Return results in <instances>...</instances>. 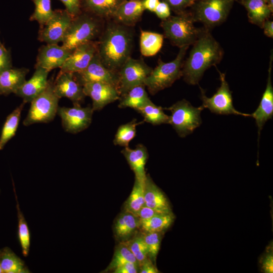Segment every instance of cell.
<instances>
[{"instance_id": "cell-8", "label": "cell", "mask_w": 273, "mask_h": 273, "mask_svg": "<svg viewBox=\"0 0 273 273\" xmlns=\"http://www.w3.org/2000/svg\"><path fill=\"white\" fill-rule=\"evenodd\" d=\"M219 74L220 85L216 93L210 98L206 96L205 90L200 87L201 99L203 108L208 109L212 113L217 114H234L244 117H250V114L244 113L237 110L233 106L232 92L225 80V74Z\"/></svg>"}, {"instance_id": "cell-29", "label": "cell", "mask_w": 273, "mask_h": 273, "mask_svg": "<svg viewBox=\"0 0 273 273\" xmlns=\"http://www.w3.org/2000/svg\"><path fill=\"white\" fill-rule=\"evenodd\" d=\"M0 265L3 273L30 272L24 261L7 247L0 251Z\"/></svg>"}, {"instance_id": "cell-47", "label": "cell", "mask_w": 273, "mask_h": 273, "mask_svg": "<svg viewBox=\"0 0 273 273\" xmlns=\"http://www.w3.org/2000/svg\"><path fill=\"white\" fill-rule=\"evenodd\" d=\"M139 272L141 273H158L159 272L156 264L149 258L139 265Z\"/></svg>"}, {"instance_id": "cell-21", "label": "cell", "mask_w": 273, "mask_h": 273, "mask_svg": "<svg viewBox=\"0 0 273 273\" xmlns=\"http://www.w3.org/2000/svg\"><path fill=\"white\" fill-rule=\"evenodd\" d=\"M145 10L142 0H126L118 7L112 19L131 27L141 19Z\"/></svg>"}, {"instance_id": "cell-6", "label": "cell", "mask_w": 273, "mask_h": 273, "mask_svg": "<svg viewBox=\"0 0 273 273\" xmlns=\"http://www.w3.org/2000/svg\"><path fill=\"white\" fill-rule=\"evenodd\" d=\"M164 109L171 112L168 124L181 138L192 133L202 123L200 114L204 109L203 107H195L185 99L178 101Z\"/></svg>"}, {"instance_id": "cell-35", "label": "cell", "mask_w": 273, "mask_h": 273, "mask_svg": "<svg viewBox=\"0 0 273 273\" xmlns=\"http://www.w3.org/2000/svg\"><path fill=\"white\" fill-rule=\"evenodd\" d=\"M126 262H131L139 266V263L132 253L123 242H119L115 248L111 261L103 272L113 270Z\"/></svg>"}, {"instance_id": "cell-18", "label": "cell", "mask_w": 273, "mask_h": 273, "mask_svg": "<svg viewBox=\"0 0 273 273\" xmlns=\"http://www.w3.org/2000/svg\"><path fill=\"white\" fill-rule=\"evenodd\" d=\"M272 60L271 51L265 89L262 94L258 107L253 113L250 114V117L255 119L258 128V141L261 130L264 124L268 120L271 119L273 116V87L271 78Z\"/></svg>"}, {"instance_id": "cell-24", "label": "cell", "mask_w": 273, "mask_h": 273, "mask_svg": "<svg viewBox=\"0 0 273 273\" xmlns=\"http://www.w3.org/2000/svg\"><path fill=\"white\" fill-rule=\"evenodd\" d=\"M126 0H81L82 11L100 19H112L118 7Z\"/></svg>"}, {"instance_id": "cell-40", "label": "cell", "mask_w": 273, "mask_h": 273, "mask_svg": "<svg viewBox=\"0 0 273 273\" xmlns=\"http://www.w3.org/2000/svg\"><path fill=\"white\" fill-rule=\"evenodd\" d=\"M166 3L170 10L177 14L184 12L188 7L193 4L192 0H162Z\"/></svg>"}, {"instance_id": "cell-50", "label": "cell", "mask_w": 273, "mask_h": 273, "mask_svg": "<svg viewBox=\"0 0 273 273\" xmlns=\"http://www.w3.org/2000/svg\"><path fill=\"white\" fill-rule=\"evenodd\" d=\"M271 12L273 11V0H263Z\"/></svg>"}, {"instance_id": "cell-49", "label": "cell", "mask_w": 273, "mask_h": 273, "mask_svg": "<svg viewBox=\"0 0 273 273\" xmlns=\"http://www.w3.org/2000/svg\"><path fill=\"white\" fill-rule=\"evenodd\" d=\"M265 35L269 37H273V22L272 21L266 20L263 24L262 27Z\"/></svg>"}, {"instance_id": "cell-32", "label": "cell", "mask_w": 273, "mask_h": 273, "mask_svg": "<svg viewBox=\"0 0 273 273\" xmlns=\"http://www.w3.org/2000/svg\"><path fill=\"white\" fill-rule=\"evenodd\" d=\"M145 204L144 183L135 178L132 191L124 205V211L135 215Z\"/></svg>"}, {"instance_id": "cell-43", "label": "cell", "mask_w": 273, "mask_h": 273, "mask_svg": "<svg viewBox=\"0 0 273 273\" xmlns=\"http://www.w3.org/2000/svg\"><path fill=\"white\" fill-rule=\"evenodd\" d=\"M64 5L66 10L73 17L82 12L81 0H60Z\"/></svg>"}, {"instance_id": "cell-46", "label": "cell", "mask_w": 273, "mask_h": 273, "mask_svg": "<svg viewBox=\"0 0 273 273\" xmlns=\"http://www.w3.org/2000/svg\"><path fill=\"white\" fill-rule=\"evenodd\" d=\"M170 10L169 6L162 1L159 3L154 12L159 18L163 20L170 16Z\"/></svg>"}, {"instance_id": "cell-5", "label": "cell", "mask_w": 273, "mask_h": 273, "mask_svg": "<svg viewBox=\"0 0 273 273\" xmlns=\"http://www.w3.org/2000/svg\"><path fill=\"white\" fill-rule=\"evenodd\" d=\"M194 22L192 16L183 12L163 20L161 26L164 36L172 44L181 48L193 44L198 36L200 30Z\"/></svg>"}, {"instance_id": "cell-45", "label": "cell", "mask_w": 273, "mask_h": 273, "mask_svg": "<svg viewBox=\"0 0 273 273\" xmlns=\"http://www.w3.org/2000/svg\"><path fill=\"white\" fill-rule=\"evenodd\" d=\"M139 266L131 262H126L118 266L113 271V273L139 272Z\"/></svg>"}, {"instance_id": "cell-1", "label": "cell", "mask_w": 273, "mask_h": 273, "mask_svg": "<svg viewBox=\"0 0 273 273\" xmlns=\"http://www.w3.org/2000/svg\"><path fill=\"white\" fill-rule=\"evenodd\" d=\"M133 40L131 27L111 21L107 23L97 42V53L106 67L118 73L131 57Z\"/></svg>"}, {"instance_id": "cell-27", "label": "cell", "mask_w": 273, "mask_h": 273, "mask_svg": "<svg viewBox=\"0 0 273 273\" xmlns=\"http://www.w3.org/2000/svg\"><path fill=\"white\" fill-rule=\"evenodd\" d=\"M241 2L247 10L250 22L260 27H262L272 13L263 0H242Z\"/></svg>"}, {"instance_id": "cell-22", "label": "cell", "mask_w": 273, "mask_h": 273, "mask_svg": "<svg viewBox=\"0 0 273 273\" xmlns=\"http://www.w3.org/2000/svg\"><path fill=\"white\" fill-rule=\"evenodd\" d=\"M140 220L135 215L127 212L120 214L114 225V235L119 242H124L132 237L139 231Z\"/></svg>"}, {"instance_id": "cell-17", "label": "cell", "mask_w": 273, "mask_h": 273, "mask_svg": "<svg viewBox=\"0 0 273 273\" xmlns=\"http://www.w3.org/2000/svg\"><path fill=\"white\" fill-rule=\"evenodd\" d=\"M97 43L90 41L78 46L60 68V71L73 73L79 72L86 68L96 54Z\"/></svg>"}, {"instance_id": "cell-4", "label": "cell", "mask_w": 273, "mask_h": 273, "mask_svg": "<svg viewBox=\"0 0 273 273\" xmlns=\"http://www.w3.org/2000/svg\"><path fill=\"white\" fill-rule=\"evenodd\" d=\"M101 19L82 11L73 17L62 42V46L72 51L79 45L94 41L102 32Z\"/></svg>"}, {"instance_id": "cell-14", "label": "cell", "mask_w": 273, "mask_h": 273, "mask_svg": "<svg viewBox=\"0 0 273 273\" xmlns=\"http://www.w3.org/2000/svg\"><path fill=\"white\" fill-rule=\"evenodd\" d=\"M82 86L85 96L89 97L92 100V107L94 111L101 110L120 98L117 88L107 83L92 82L85 83Z\"/></svg>"}, {"instance_id": "cell-26", "label": "cell", "mask_w": 273, "mask_h": 273, "mask_svg": "<svg viewBox=\"0 0 273 273\" xmlns=\"http://www.w3.org/2000/svg\"><path fill=\"white\" fill-rule=\"evenodd\" d=\"M119 100V108L129 107L136 111L151 101L144 85L135 86L130 88L121 95Z\"/></svg>"}, {"instance_id": "cell-31", "label": "cell", "mask_w": 273, "mask_h": 273, "mask_svg": "<svg viewBox=\"0 0 273 273\" xmlns=\"http://www.w3.org/2000/svg\"><path fill=\"white\" fill-rule=\"evenodd\" d=\"M24 104V102L22 103L7 117L0 136V150H2L8 142L15 135Z\"/></svg>"}, {"instance_id": "cell-7", "label": "cell", "mask_w": 273, "mask_h": 273, "mask_svg": "<svg viewBox=\"0 0 273 273\" xmlns=\"http://www.w3.org/2000/svg\"><path fill=\"white\" fill-rule=\"evenodd\" d=\"M59 99L54 92L53 82L49 80L46 89L30 102L23 124L28 126L52 121L57 114Z\"/></svg>"}, {"instance_id": "cell-41", "label": "cell", "mask_w": 273, "mask_h": 273, "mask_svg": "<svg viewBox=\"0 0 273 273\" xmlns=\"http://www.w3.org/2000/svg\"><path fill=\"white\" fill-rule=\"evenodd\" d=\"M267 248L265 254L261 259V270L265 273L273 272V254L272 246Z\"/></svg>"}, {"instance_id": "cell-53", "label": "cell", "mask_w": 273, "mask_h": 273, "mask_svg": "<svg viewBox=\"0 0 273 273\" xmlns=\"http://www.w3.org/2000/svg\"><path fill=\"white\" fill-rule=\"evenodd\" d=\"M0 43H1V41H0Z\"/></svg>"}, {"instance_id": "cell-3", "label": "cell", "mask_w": 273, "mask_h": 273, "mask_svg": "<svg viewBox=\"0 0 273 273\" xmlns=\"http://www.w3.org/2000/svg\"><path fill=\"white\" fill-rule=\"evenodd\" d=\"M189 46L179 48L176 58L168 62L159 59L158 65L152 69L144 81V84L149 93L155 95L160 90L171 86L182 76V67L184 58Z\"/></svg>"}, {"instance_id": "cell-30", "label": "cell", "mask_w": 273, "mask_h": 273, "mask_svg": "<svg viewBox=\"0 0 273 273\" xmlns=\"http://www.w3.org/2000/svg\"><path fill=\"white\" fill-rule=\"evenodd\" d=\"M174 218L171 212L140 220L139 230L145 232L163 233L172 224Z\"/></svg>"}, {"instance_id": "cell-19", "label": "cell", "mask_w": 273, "mask_h": 273, "mask_svg": "<svg viewBox=\"0 0 273 273\" xmlns=\"http://www.w3.org/2000/svg\"><path fill=\"white\" fill-rule=\"evenodd\" d=\"M35 69L32 77L26 80L15 93L21 97L25 103H30L46 89L49 83V72L40 67H35Z\"/></svg>"}, {"instance_id": "cell-28", "label": "cell", "mask_w": 273, "mask_h": 273, "mask_svg": "<svg viewBox=\"0 0 273 273\" xmlns=\"http://www.w3.org/2000/svg\"><path fill=\"white\" fill-rule=\"evenodd\" d=\"M164 35L156 32L141 30L140 38V52L145 57L155 56L161 50Z\"/></svg>"}, {"instance_id": "cell-44", "label": "cell", "mask_w": 273, "mask_h": 273, "mask_svg": "<svg viewBox=\"0 0 273 273\" xmlns=\"http://www.w3.org/2000/svg\"><path fill=\"white\" fill-rule=\"evenodd\" d=\"M171 212H166L144 206L135 215L140 220H145L155 216Z\"/></svg>"}, {"instance_id": "cell-42", "label": "cell", "mask_w": 273, "mask_h": 273, "mask_svg": "<svg viewBox=\"0 0 273 273\" xmlns=\"http://www.w3.org/2000/svg\"><path fill=\"white\" fill-rule=\"evenodd\" d=\"M12 67L10 52L0 43V72Z\"/></svg>"}, {"instance_id": "cell-48", "label": "cell", "mask_w": 273, "mask_h": 273, "mask_svg": "<svg viewBox=\"0 0 273 273\" xmlns=\"http://www.w3.org/2000/svg\"><path fill=\"white\" fill-rule=\"evenodd\" d=\"M143 6L145 10L152 12L154 11L160 2L159 0H142Z\"/></svg>"}, {"instance_id": "cell-36", "label": "cell", "mask_w": 273, "mask_h": 273, "mask_svg": "<svg viewBox=\"0 0 273 273\" xmlns=\"http://www.w3.org/2000/svg\"><path fill=\"white\" fill-rule=\"evenodd\" d=\"M17 200V209L18 218V238L22 249V253L24 256H28L30 246V233L27 222L19 207V203Z\"/></svg>"}, {"instance_id": "cell-10", "label": "cell", "mask_w": 273, "mask_h": 273, "mask_svg": "<svg viewBox=\"0 0 273 273\" xmlns=\"http://www.w3.org/2000/svg\"><path fill=\"white\" fill-rule=\"evenodd\" d=\"M152 69L143 60L130 57L118 72V90L120 96L130 88L144 85V81Z\"/></svg>"}, {"instance_id": "cell-34", "label": "cell", "mask_w": 273, "mask_h": 273, "mask_svg": "<svg viewBox=\"0 0 273 273\" xmlns=\"http://www.w3.org/2000/svg\"><path fill=\"white\" fill-rule=\"evenodd\" d=\"M144 122H137L136 119H133L127 123L120 125L115 135L114 144L124 147H128L130 142L135 136L136 126Z\"/></svg>"}, {"instance_id": "cell-20", "label": "cell", "mask_w": 273, "mask_h": 273, "mask_svg": "<svg viewBox=\"0 0 273 273\" xmlns=\"http://www.w3.org/2000/svg\"><path fill=\"white\" fill-rule=\"evenodd\" d=\"M131 169L134 173L135 178L145 183L146 174L145 165L149 155L146 147L138 144L134 149L124 147L121 151Z\"/></svg>"}, {"instance_id": "cell-2", "label": "cell", "mask_w": 273, "mask_h": 273, "mask_svg": "<svg viewBox=\"0 0 273 273\" xmlns=\"http://www.w3.org/2000/svg\"><path fill=\"white\" fill-rule=\"evenodd\" d=\"M223 50L209 31L200 30L189 55L184 61L182 76L191 85L198 84L204 72L222 59Z\"/></svg>"}, {"instance_id": "cell-15", "label": "cell", "mask_w": 273, "mask_h": 273, "mask_svg": "<svg viewBox=\"0 0 273 273\" xmlns=\"http://www.w3.org/2000/svg\"><path fill=\"white\" fill-rule=\"evenodd\" d=\"M53 85L54 92L59 99L67 98L73 104H80L86 97L82 85L76 80L73 73L60 71Z\"/></svg>"}, {"instance_id": "cell-12", "label": "cell", "mask_w": 273, "mask_h": 273, "mask_svg": "<svg viewBox=\"0 0 273 273\" xmlns=\"http://www.w3.org/2000/svg\"><path fill=\"white\" fill-rule=\"evenodd\" d=\"M94 111L92 107H82L80 104H75L72 107H59L57 114L64 129L69 133H76L89 126Z\"/></svg>"}, {"instance_id": "cell-37", "label": "cell", "mask_w": 273, "mask_h": 273, "mask_svg": "<svg viewBox=\"0 0 273 273\" xmlns=\"http://www.w3.org/2000/svg\"><path fill=\"white\" fill-rule=\"evenodd\" d=\"M35 5L34 12L30 17V20L36 21L43 26L52 17L54 11L52 9L51 0H31Z\"/></svg>"}, {"instance_id": "cell-11", "label": "cell", "mask_w": 273, "mask_h": 273, "mask_svg": "<svg viewBox=\"0 0 273 273\" xmlns=\"http://www.w3.org/2000/svg\"><path fill=\"white\" fill-rule=\"evenodd\" d=\"M73 17L65 10L54 11L52 17L38 32V39L46 44L62 42Z\"/></svg>"}, {"instance_id": "cell-51", "label": "cell", "mask_w": 273, "mask_h": 273, "mask_svg": "<svg viewBox=\"0 0 273 273\" xmlns=\"http://www.w3.org/2000/svg\"><path fill=\"white\" fill-rule=\"evenodd\" d=\"M0 273H3L2 268L1 267V265H0Z\"/></svg>"}, {"instance_id": "cell-52", "label": "cell", "mask_w": 273, "mask_h": 273, "mask_svg": "<svg viewBox=\"0 0 273 273\" xmlns=\"http://www.w3.org/2000/svg\"><path fill=\"white\" fill-rule=\"evenodd\" d=\"M197 0H192L193 3L194 4V2H195Z\"/></svg>"}, {"instance_id": "cell-9", "label": "cell", "mask_w": 273, "mask_h": 273, "mask_svg": "<svg viewBox=\"0 0 273 273\" xmlns=\"http://www.w3.org/2000/svg\"><path fill=\"white\" fill-rule=\"evenodd\" d=\"M235 0H201L195 7L194 21L211 27L219 25L226 19Z\"/></svg>"}, {"instance_id": "cell-16", "label": "cell", "mask_w": 273, "mask_h": 273, "mask_svg": "<svg viewBox=\"0 0 273 273\" xmlns=\"http://www.w3.org/2000/svg\"><path fill=\"white\" fill-rule=\"evenodd\" d=\"M72 51L58 44H46L38 50L35 67H41L49 72L61 68Z\"/></svg>"}, {"instance_id": "cell-33", "label": "cell", "mask_w": 273, "mask_h": 273, "mask_svg": "<svg viewBox=\"0 0 273 273\" xmlns=\"http://www.w3.org/2000/svg\"><path fill=\"white\" fill-rule=\"evenodd\" d=\"M144 118V121L152 125L168 124L169 116L163 111V108L152 101L136 110Z\"/></svg>"}, {"instance_id": "cell-39", "label": "cell", "mask_w": 273, "mask_h": 273, "mask_svg": "<svg viewBox=\"0 0 273 273\" xmlns=\"http://www.w3.org/2000/svg\"><path fill=\"white\" fill-rule=\"evenodd\" d=\"M140 231L146 246L148 257L156 264V260L160 249L163 233Z\"/></svg>"}, {"instance_id": "cell-23", "label": "cell", "mask_w": 273, "mask_h": 273, "mask_svg": "<svg viewBox=\"0 0 273 273\" xmlns=\"http://www.w3.org/2000/svg\"><path fill=\"white\" fill-rule=\"evenodd\" d=\"M144 198L145 206L166 212H172L168 199L149 175H146L144 183Z\"/></svg>"}, {"instance_id": "cell-13", "label": "cell", "mask_w": 273, "mask_h": 273, "mask_svg": "<svg viewBox=\"0 0 273 273\" xmlns=\"http://www.w3.org/2000/svg\"><path fill=\"white\" fill-rule=\"evenodd\" d=\"M74 75L76 80L81 85L89 82H102L112 84L118 88V73L106 67L97 53L85 69L74 73Z\"/></svg>"}, {"instance_id": "cell-25", "label": "cell", "mask_w": 273, "mask_h": 273, "mask_svg": "<svg viewBox=\"0 0 273 273\" xmlns=\"http://www.w3.org/2000/svg\"><path fill=\"white\" fill-rule=\"evenodd\" d=\"M29 70L13 67L0 72V95L15 93L26 80Z\"/></svg>"}, {"instance_id": "cell-38", "label": "cell", "mask_w": 273, "mask_h": 273, "mask_svg": "<svg viewBox=\"0 0 273 273\" xmlns=\"http://www.w3.org/2000/svg\"><path fill=\"white\" fill-rule=\"evenodd\" d=\"M123 243L134 255L139 265L148 258L146 246L140 231Z\"/></svg>"}]
</instances>
